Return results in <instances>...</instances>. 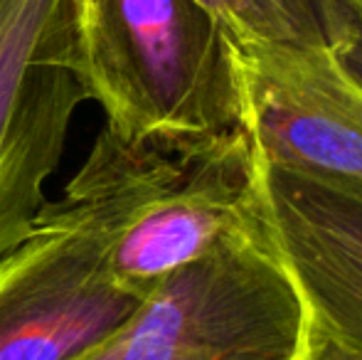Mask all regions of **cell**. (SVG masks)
<instances>
[{"instance_id":"cell-1","label":"cell","mask_w":362,"mask_h":360,"mask_svg":"<svg viewBox=\"0 0 362 360\" xmlns=\"http://www.w3.org/2000/svg\"><path fill=\"white\" fill-rule=\"evenodd\" d=\"M62 200L99 227L111 279L144 298L257 225L254 151L242 129L126 139L104 126Z\"/></svg>"},{"instance_id":"cell-2","label":"cell","mask_w":362,"mask_h":360,"mask_svg":"<svg viewBox=\"0 0 362 360\" xmlns=\"http://www.w3.org/2000/svg\"><path fill=\"white\" fill-rule=\"evenodd\" d=\"M69 40L72 72L116 134L242 129L234 37L200 0H69Z\"/></svg>"},{"instance_id":"cell-3","label":"cell","mask_w":362,"mask_h":360,"mask_svg":"<svg viewBox=\"0 0 362 360\" xmlns=\"http://www.w3.org/2000/svg\"><path fill=\"white\" fill-rule=\"evenodd\" d=\"M308 323V306L257 220L160 279L74 360H296Z\"/></svg>"},{"instance_id":"cell-4","label":"cell","mask_w":362,"mask_h":360,"mask_svg":"<svg viewBox=\"0 0 362 360\" xmlns=\"http://www.w3.org/2000/svg\"><path fill=\"white\" fill-rule=\"evenodd\" d=\"M81 101L69 0H0V257L37 227Z\"/></svg>"},{"instance_id":"cell-5","label":"cell","mask_w":362,"mask_h":360,"mask_svg":"<svg viewBox=\"0 0 362 360\" xmlns=\"http://www.w3.org/2000/svg\"><path fill=\"white\" fill-rule=\"evenodd\" d=\"M139 301L106 269L99 227L47 200L33 235L0 257V360H74Z\"/></svg>"},{"instance_id":"cell-6","label":"cell","mask_w":362,"mask_h":360,"mask_svg":"<svg viewBox=\"0 0 362 360\" xmlns=\"http://www.w3.org/2000/svg\"><path fill=\"white\" fill-rule=\"evenodd\" d=\"M234 50L254 156L362 185V87L335 50L252 37H234Z\"/></svg>"},{"instance_id":"cell-7","label":"cell","mask_w":362,"mask_h":360,"mask_svg":"<svg viewBox=\"0 0 362 360\" xmlns=\"http://www.w3.org/2000/svg\"><path fill=\"white\" fill-rule=\"evenodd\" d=\"M254 195L310 321L362 351V185L254 156Z\"/></svg>"},{"instance_id":"cell-8","label":"cell","mask_w":362,"mask_h":360,"mask_svg":"<svg viewBox=\"0 0 362 360\" xmlns=\"http://www.w3.org/2000/svg\"><path fill=\"white\" fill-rule=\"evenodd\" d=\"M234 37L328 45L323 0H200Z\"/></svg>"},{"instance_id":"cell-9","label":"cell","mask_w":362,"mask_h":360,"mask_svg":"<svg viewBox=\"0 0 362 360\" xmlns=\"http://www.w3.org/2000/svg\"><path fill=\"white\" fill-rule=\"evenodd\" d=\"M323 8L328 45L362 87V0H323Z\"/></svg>"},{"instance_id":"cell-10","label":"cell","mask_w":362,"mask_h":360,"mask_svg":"<svg viewBox=\"0 0 362 360\" xmlns=\"http://www.w3.org/2000/svg\"><path fill=\"white\" fill-rule=\"evenodd\" d=\"M296 360H362V351L340 341L338 336H333L330 331L310 321L303 348H300Z\"/></svg>"}]
</instances>
